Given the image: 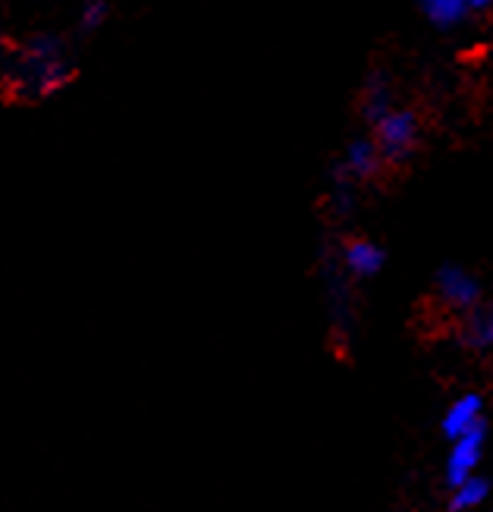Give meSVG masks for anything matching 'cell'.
I'll use <instances>...</instances> for the list:
<instances>
[{
    "label": "cell",
    "instance_id": "7a4b0ae2",
    "mask_svg": "<svg viewBox=\"0 0 493 512\" xmlns=\"http://www.w3.org/2000/svg\"><path fill=\"white\" fill-rule=\"evenodd\" d=\"M377 132H380V145H384L387 154H402L415 142V117L412 114H384L377 120Z\"/></svg>",
    "mask_w": 493,
    "mask_h": 512
},
{
    "label": "cell",
    "instance_id": "6da1fadb",
    "mask_svg": "<svg viewBox=\"0 0 493 512\" xmlns=\"http://www.w3.org/2000/svg\"><path fill=\"white\" fill-rule=\"evenodd\" d=\"M13 76H16L19 92L44 95V92H51V88H57L70 79V66H66L57 41H35L19 54Z\"/></svg>",
    "mask_w": 493,
    "mask_h": 512
},
{
    "label": "cell",
    "instance_id": "5b68a950",
    "mask_svg": "<svg viewBox=\"0 0 493 512\" xmlns=\"http://www.w3.org/2000/svg\"><path fill=\"white\" fill-rule=\"evenodd\" d=\"M440 289H443V296L450 299V302H456V305H468L475 299V293H478V286H475V280L472 277H465L462 271H443V277H440Z\"/></svg>",
    "mask_w": 493,
    "mask_h": 512
},
{
    "label": "cell",
    "instance_id": "9c48e42d",
    "mask_svg": "<svg viewBox=\"0 0 493 512\" xmlns=\"http://www.w3.org/2000/svg\"><path fill=\"white\" fill-rule=\"evenodd\" d=\"M484 494H487V484H484V481L465 478V481H459V494H456V503H453V506H456V509H468V506L481 503Z\"/></svg>",
    "mask_w": 493,
    "mask_h": 512
},
{
    "label": "cell",
    "instance_id": "8992f818",
    "mask_svg": "<svg viewBox=\"0 0 493 512\" xmlns=\"http://www.w3.org/2000/svg\"><path fill=\"white\" fill-rule=\"evenodd\" d=\"M380 261H384L380 249L371 246V242H365V239L352 242V246L346 249V264L352 267L355 274H374L377 267H380Z\"/></svg>",
    "mask_w": 493,
    "mask_h": 512
},
{
    "label": "cell",
    "instance_id": "7c38bea8",
    "mask_svg": "<svg viewBox=\"0 0 493 512\" xmlns=\"http://www.w3.org/2000/svg\"><path fill=\"white\" fill-rule=\"evenodd\" d=\"M484 337H487V340H493V318H490V321H487V327H484Z\"/></svg>",
    "mask_w": 493,
    "mask_h": 512
},
{
    "label": "cell",
    "instance_id": "3957f363",
    "mask_svg": "<svg viewBox=\"0 0 493 512\" xmlns=\"http://www.w3.org/2000/svg\"><path fill=\"white\" fill-rule=\"evenodd\" d=\"M481 440H484V428L481 425L468 428L465 434L456 437V450H453V459H450V478H453V484L465 481L468 472L475 469V462L481 456Z\"/></svg>",
    "mask_w": 493,
    "mask_h": 512
},
{
    "label": "cell",
    "instance_id": "8fae6325",
    "mask_svg": "<svg viewBox=\"0 0 493 512\" xmlns=\"http://www.w3.org/2000/svg\"><path fill=\"white\" fill-rule=\"evenodd\" d=\"M490 4V0H465V7L468 10H481V7H487Z\"/></svg>",
    "mask_w": 493,
    "mask_h": 512
},
{
    "label": "cell",
    "instance_id": "ba28073f",
    "mask_svg": "<svg viewBox=\"0 0 493 512\" xmlns=\"http://www.w3.org/2000/svg\"><path fill=\"white\" fill-rule=\"evenodd\" d=\"M374 148L368 145V142H355L352 148H349V158H346V167L352 170V173H358V176H368L371 170H374Z\"/></svg>",
    "mask_w": 493,
    "mask_h": 512
},
{
    "label": "cell",
    "instance_id": "30bf717a",
    "mask_svg": "<svg viewBox=\"0 0 493 512\" xmlns=\"http://www.w3.org/2000/svg\"><path fill=\"white\" fill-rule=\"evenodd\" d=\"M107 13V0H82V19L85 26H98Z\"/></svg>",
    "mask_w": 493,
    "mask_h": 512
},
{
    "label": "cell",
    "instance_id": "277c9868",
    "mask_svg": "<svg viewBox=\"0 0 493 512\" xmlns=\"http://www.w3.org/2000/svg\"><path fill=\"white\" fill-rule=\"evenodd\" d=\"M478 399L475 396H465V399H459V403L446 412V425H443V431L450 434V437H459V434H465L468 428H475L478 425Z\"/></svg>",
    "mask_w": 493,
    "mask_h": 512
},
{
    "label": "cell",
    "instance_id": "52a82bcc",
    "mask_svg": "<svg viewBox=\"0 0 493 512\" xmlns=\"http://www.w3.org/2000/svg\"><path fill=\"white\" fill-rule=\"evenodd\" d=\"M421 7L437 26H453V22H459L462 13L468 10L465 0H421Z\"/></svg>",
    "mask_w": 493,
    "mask_h": 512
}]
</instances>
